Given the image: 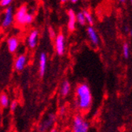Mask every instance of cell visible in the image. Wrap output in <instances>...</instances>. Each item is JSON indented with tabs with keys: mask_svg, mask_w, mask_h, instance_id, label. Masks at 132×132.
Wrapping results in <instances>:
<instances>
[{
	"mask_svg": "<svg viewBox=\"0 0 132 132\" xmlns=\"http://www.w3.org/2000/svg\"><path fill=\"white\" fill-rule=\"evenodd\" d=\"M76 106L81 111H87L92 104V94L86 84H80L76 89Z\"/></svg>",
	"mask_w": 132,
	"mask_h": 132,
	"instance_id": "cell-1",
	"label": "cell"
},
{
	"mask_svg": "<svg viewBox=\"0 0 132 132\" xmlns=\"http://www.w3.org/2000/svg\"><path fill=\"white\" fill-rule=\"evenodd\" d=\"M34 19L32 14L28 13V7L26 4L21 6L15 14V21L20 26H25L31 24Z\"/></svg>",
	"mask_w": 132,
	"mask_h": 132,
	"instance_id": "cell-2",
	"label": "cell"
},
{
	"mask_svg": "<svg viewBox=\"0 0 132 132\" xmlns=\"http://www.w3.org/2000/svg\"><path fill=\"white\" fill-rule=\"evenodd\" d=\"M89 123L81 116L78 115L75 117L73 123V132H88Z\"/></svg>",
	"mask_w": 132,
	"mask_h": 132,
	"instance_id": "cell-3",
	"label": "cell"
},
{
	"mask_svg": "<svg viewBox=\"0 0 132 132\" xmlns=\"http://www.w3.org/2000/svg\"><path fill=\"white\" fill-rule=\"evenodd\" d=\"M55 49L59 55H63L65 51V39L63 33H59L55 37Z\"/></svg>",
	"mask_w": 132,
	"mask_h": 132,
	"instance_id": "cell-4",
	"label": "cell"
},
{
	"mask_svg": "<svg viewBox=\"0 0 132 132\" xmlns=\"http://www.w3.org/2000/svg\"><path fill=\"white\" fill-rule=\"evenodd\" d=\"M14 21V14H13V9L12 7H7L5 10V14L3 20L2 21V26L3 28H7L10 26L12 22Z\"/></svg>",
	"mask_w": 132,
	"mask_h": 132,
	"instance_id": "cell-5",
	"label": "cell"
},
{
	"mask_svg": "<svg viewBox=\"0 0 132 132\" xmlns=\"http://www.w3.org/2000/svg\"><path fill=\"white\" fill-rule=\"evenodd\" d=\"M68 17H69V21H68V29L70 32H73L75 29V23H76V14L75 11L70 9L68 10Z\"/></svg>",
	"mask_w": 132,
	"mask_h": 132,
	"instance_id": "cell-6",
	"label": "cell"
},
{
	"mask_svg": "<svg viewBox=\"0 0 132 132\" xmlns=\"http://www.w3.org/2000/svg\"><path fill=\"white\" fill-rule=\"evenodd\" d=\"M38 34L39 33L37 30H32L31 33L29 34V39H28V44H29V47H31V48H34V47L37 46Z\"/></svg>",
	"mask_w": 132,
	"mask_h": 132,
	"instance_id": "cell-7",
	"label": "cell"
},
{
	"mask_svg": "<svg viewBox=\"0 0 132 132\" xmlns=\"http://www.w3.org/2000/svg\"><path fill=\"white\" fill-rule=\"evenodd\" d=\"M8 49L9 52L11 53H14L16 52L18 47V40L16 37H11L8 39L7 41Z\"/></svg>",
	"mask_w": 132,
	"mask_h": 132,
	"instance_id": "cell-8",
	"label": "cell"
},
{
	"mask_svg": "<svg viewBox=\"0 0 132 132\" xmlns=\"http://www.w3.org/2000/svg\"><path fill=\"white\" fill-rule=\"evenodd\" d=\"M26 56L25 55H19L15 61V64H14L15 69L18 71L22 70L26 66Z\"/></svg>",
	"mask_w": 132,
	"mask_h": 132,
	"instance_id": "cell-9",
	"label": "cell"
},
{
	"mask_svg": "<svg viewBox=\"0 0 132 132\" xmlns=\"http://www.w3.org/2000/svg\"><path fill=\"white\" fill-rule=\"evenodd\" d=\"M55 116L54 115H52V114H50L48 116V117H47V119H46V120L44 121L40 124V130L43 132L45 130H47L51 125H52V123L55 121Z\"/></svg>",
	"mask_w": 132,
	"mask_h": 132,
	"instance_id": "cell-10",
	"label": "cell"
},
{
	"mask_svg": "<svg viewBox=\"0 0 132 132\" xmlns=\"http://www.w3.org/2000/svg\"><path fill=\"white\" fill-rule=\"evenodd\" d=\"M87 33H88L89 38L91 40V42L95 45H97L99 43V38H98V36H97V32H96V31L93 29V28L89 26L87 29Z\"/></svg>",
	"mask_w": 132,
	"mask_h": 132,
	"instance_id": "cell-11",
	"label": "cell"
},
{
	"mask_svg": "<svg viewBox=\"0 0 132 132\" xmlns=\"http://www.w3.org/2000/svg\"><path fill=\"white\" fill-rule=\"evenodd\" d=\"M46 65H47V56L45 53H41L40 55V63H39V67H40V76H43L45 73L46 70Z\"/></svg>",
	"mask_w": 132,
	"mask_h": 132,
	"instance_id": "cell-12",
	"label": "cell"
},
{
	"mask_svg": "<svg viewBox=\"0 0 132 132\" xmlns=\"http://www.w3.org/2000/svg\"><path fill=\"white\" fill-rule=\"evenodd\" d=\"M70 84L68 81H63L62 87H61V94L63 97H66L70 93Z\"/></svg>",
	"mask_w": 132,
	"mask_h": 132,
	"instance_id": "cell-13",
	"label": "cell"
},
{
	"mask_svg": "<svg viewBox=\"0 0 132 132\" xmlns=\"http://www.w3.org/2000/svg\"><path fill=\"white\" fill-rule=\"evenodd\" d=\"M9 104V98L6 93H2L0 95V105L3 108H7Z\"/></svg>",
	"mask_w": 132,
	"mask_h": 132,
	"instance_id": "cell-14",
	"label": "cell"
},
{
	"mask_svg": "<svg viewBox=\"0 0 132 132\" xmlns=\"http://www.w3.org/2000/svg\"><path fill=\"white\" fill-rule=\"evenodd\" d=\"M82 13H83L84 17H85L86 21H87L89 23L90 26H93V17H92L91 14L89 13V11H87V10H84Z\"/></svg>",
	"mask_w": 132,
	"mask_h": 132,
	"instance_id": "cell-15",
	"label": "cell"
},
{
	"mask_svg": "<svg viewBox=\"0 0 132 132\" xmlns=\"http://www.w3.org/2000/svg\"><path fill=\"white\" fill-rule=\"evenodd\" d=\"M76 21H78V22L80 24L81 26H84L86 25V19L85 17L83 15L82 12H79L76 14Z\"/></svg>",
	"mask_w": 132,
	"mask_h": 132,
	"instance_id": "cell-16",
	"label": "cell"
},
{
	"mask_svg": "<svg viewBox=\"0 0 132 132\" xmlns=\"http://www.w3.org/2000/svg\"><path fill=\"white\" fill-rule=\"evenodd\" d=\"M123 53L125 58L129 57V46L127 44H124L123 46Z\"/></svg>",
	"mask_w": 132,
	"mask_h": 132,
	"instance_id": "cell-17",
	"label": "cell"
},
{
	"mask_svg": "<svg viewBox=\"0 0 132 132\" xmlns=\"http://www.w3.org/2000/svg\"><path fill=\"white\" fill-rule=\"evenodd\" d=\"M11 3V0H2L0 1V6H8Z\"/></svg>",
	"mask_w": 132,
	"mask_h": 132,
	"instance_id": "cell-18",
	"label": "cell"
},
{
	"mask_svg": "<svg viewBox=\"0 0 132 132\" xmlns=\"http://www.w3.org/2000/svg\"><path fill=\"white\" fill-rule=\"evenodd\" d=\"M18 105V102L16 101H12L11 104H10V110L12 112H14V110L16 109V107Z\"/></svg>",
	"mask_w": 132,
	"mask_h": 132,
	"instance_id": "cell-19",
	"label": "cell"
},
{
	"mask_svg": "<svg viewBox=\"0 0 132 132\" xmlns=\"http://www.w3.org/2000/svg\"><path fill=\"white\" fill-rule=\"evenodd\" d=\"M49 34H50V37H51V39H52V40L55 39L56 36H55V31H54V29H53L49 28Z\"/></svg>",
	"mask_w": 132,
	"mask_h": 132,
	"instance_id": "cell-20",
	"label": "cell"
},
{
	"mask_svg": "<svg viewBox=\"0 0 132 132\" xmlns=\"http://www.w3.org/2000/svg\"><path fill=\"white\" fill-rule=\"evenodd\" d=\"M65 111H66V107L63 106V107H61V108H60V109H59V114L63 115V114H64V113H65Z\"/></svg>",
	"mask_w": 132,
	"mask_h": 132,
	"instance_id": "cell-21",
	"label": "cell"
},
{
	"mask_svg": "<svg viewBox=\"0 0 132 132\" xmlns=\"http://www.w3.org/2000/svg\"><path fill=\"white\" fill-rule=\"evenodd\" d=\"M50 132H58V131H57V130H56V129H52Z\"/></svg>",
	"mask_w": 132,
	"mask_h": 132,
	"instance_id": "cell-22",
	"label": "cell"
},
{
	"mask_svg": "<svg viewBox=\"0 0 132 132\" xmlns=\"http://www.w3.org/2000/svg\"><path fill=\"white\" fill-rule=\"evenodd\" d=\"M71 3H77V0H72Z\"/></svg>",
	"mask_w": 132,
	"mask_h": 132,
	"instance_id": "cell-23",
	"label": "cell"
}]
</instances>
